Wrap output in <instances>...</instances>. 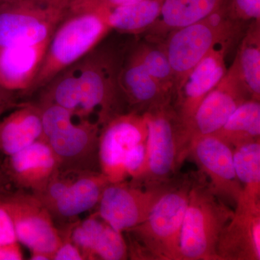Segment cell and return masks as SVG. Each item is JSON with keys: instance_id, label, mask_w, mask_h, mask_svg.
I'll return each instance as SVG.
<instances>
[{"instance_id": "6da1fadb", "label": "cell", "mask_w": 260, "mask_h": 260, "mask_svg": "<svg viewBox=\"0 0 260 260\" xmlns=\"http://www.w3.org/2000/svg\"><path fill=\"white\" fill-rule=\"evenodd\" d=\"M130 44L98 45L46 85L41 102L54 103L77 117L101 127L129 112L119 83V73Z\"/></svg>"}, {"instance_id": "7a4b0ae2", "label": "cell", "mask_w": 260, "mask_h": 260, "mask_svg": "<svg viewBox=\"0 0 260 260\" xmlns=\"http://www.w3.org/2000/svg\"><path fill=\"white\" fill-rule=\"evenodd\" d=\"M194 176L173 178L145 221L124 232L129 259L181 260V227Z\"/></svg>"}, {"instance_id": "3957f363", "label": "cell", "mask_w": 260, "mask_h": 260, "mask_svg": "<svg viewBox=\"0 0 260 260\" xmlns=\"http://www.w3.org/2000/svg\"><path fill=\"white\" fill-rule=\"evenodd\" d=\"M107 7L70 3L69 10L53 32L30 92L44 88L97 47L111 31Z\"/></svg>"}, {"instance_id": "277c9868", "label": "cell", "mask_w": 260, "mask_h": 260, "mask_svg": "<svg viewBox=\"0 0 260 260\" xmlns=\"http://www.w3.org/2000/svg\"><path fill=\"white\" fill-rule=\"evenodd\" d=\"M234 213L211 190L206 177L195 172L181 227V260H218V239Z\"/></svg>"}, {"instance_id": "5b68a950", "label": "cell", "mask_w": 260, "mask_h": 260, "mask_svg": "<svg viewBox=\"0 0 260 260\" xmlns=\"http://www.w3.org/2000/svg\"><path fill=\"white\" fill-rule=\"evenodd\" d=\"M228 1L203 20L171 32L162 42L174 72V90L212 48L234 42L242 34L244 23L229 18Z\"/></svg>"}, {"instance_id": "8992f818", "label": "cell", "mask_w": 260, "mask_h": 260, "mask_svg": "<svg viewBox=\"0 0 260 260\" xmlns=\"http://www.w3.org/2000/svg\"><path fill=\"white\" fill-rule=\"evenodd\" d=\"M143 114L148 127L146 162L143 176L136 182H167L179 174L181 165L187 158L185 128L172 104Z\"/></svg>"}, {"instance_id": "52a82bcc", "label": "cell", "mask_w": 260, "mask_h": 260, "mask_svg": "<svg viewBox=\"0 0 260 260\" xmlns=\"http://www.w3.org/2000/svg\"><path fill=\"white\" fill-rule=\"evenodd\" d=\"M69 4L70 0H1L0 48L49 40Z\"/></svg>"}, {"instance_id": "ba28073f", "label": "cell", "mask_w": 260, "mask_h": 260, "mask_svg": "<svg viewBox=\"0 0 260 260\" xmlns=\"http://www.w3.org/2000/svg\"><path fill=\"white\" fill-rule=\"evenodd\" d=\"M109 181L101 172H59L36 195L54 223H66L93 209Z\"/></svg>"}, {"instance_id": "9c48e42d", "label": "cell", "mask_w": 260, "mask_h": 260, "mask_svg": "<svg viewBox=\"0 0 260 260\" xmlns=\"http://www.w3.org/2000/svg\"><path fill=\"white\" fill-rule=\"evenodd\" d=\"M0 203L9 214L18 242L30 253H46L53 259L62 241V233L37 197L20 189L0 194Z\"/></svg>"}, {"instance_id": "30bf717a", "label": "cell", "mask_w": 260, "mask_h": 260, "mask_svg": "<svg viewBox=\"0 0 260 260\" xmlns=\"http://www.w3.org/2000/svg\"><path fill=\"white\" fill-rule=\"evenodd\" d=\"M95 121L72 114L44 137L61 172H100L99 135Z\"/></svg>"}, {"instance_id": "8fae6325", "label": "cell", "mask_w": 260, "mask_h": 260, "mask_svg": "<svg viewBox=\"0 0 260 260\" xmlns=\"http://www.w3.org/2000/svg\"><path fill=\"white\" fill-rule=\"evenodd\" d=\"M171 180L153 184L128 180L109 183L103 191L95 213L124 234L145 221Z\"/></svg>"}, {"instance_id": "7c38bea8", "label": "cell", "mask_w": 260, "mask_h": 260, "mask_svg": "<svg viewBox=\"0 0 260 260\" xmlns=\"http://www.w3.org/2000/svg\"><path fill=\"white\" fill-rule=\"evenodd\" d=\"M251 99L233 61L221 80L210 92L197 109L185 129L186 152L197 138L213 134L246 101Z\"/></svg>"}, {"instance_id": "4fadbf2b", "label": "cell", "mask_w": 260, "mask_h": 260, "mask_svg": "<svg viewBox=\"0 0 260 260\" xmlns=\"http://www.w3.org/2000/svg\"><path fill=\"white\" fill-rule=\"evenodd\" d=\"M144 114L133 112L115 116L101 128L99 135L100 172L110 183L126 181L124 164L129 154L147 141Z\"/></svg>"}, {"instance_id": "5bb4252c", "label": "cell", "mask_w": 260, "mask_h": 260, "mask_svg": "<svg viewBox=\"0 0 260 260\" xmlns=\"http://www.w3.org/2000/svg\"><path fill=\"white\" fill-rule=\"evenodd\" d=\"M233 148L214 135L200 137L191 143L188 158L206 177L210 189L225 203L237 205L242 194L234 168Z\"/></svg>"}, {"instance_id": "9a60e30c", "label": "cell", "mask_w": 260, "mask_h": 260, "mask_svg": "<svg viewBox=\"0 0 260 260\" xmlns=\"http://www.w3.org/2000/svg\"><path fill=\"white\" fill-rule=\"evenodd\" d=\"M232 44L219 43L212 48L174 90L172 105L185 129L203 99L226 73L225 56Z\"/></svg>"}, {"instance_id": "2e32d148", "label": "cell", "mask_w": 260, "mask_h": 260, "mask_svg": "<svg viewBox=\"0 0 260 260\" xmlns=\"http://www.w3.org/2000/svg\"><path fill=\"white\" fill-rule=\"evenodd\" d=\"M5 167L7 177L18 189L34 194L42 192L59 172L55 155L44 138L7 156Z\"/></svg>"}, {"instance_id": "e0dca14e", "label": "cell", "mask_w": 260, "mask_h": 260, "mask_svg": "<svg viewBox=\"0 0 260 260\" xmlns=\"http://www.w3.org/2000/svg\"><path fill=\"white\" fill-rule=\"evenodd\" d=\"M218 260H260V206L237 205L216 249Z\"/></svg>"}, {"instance_id": "ac0fdd59", "label": "cell", "mask_w": 260, "mask_h": 260, "mask_svg": "<svg viewBox=\"0 0 260 260\" xmlns=\"http://www.w3.org/2000/svg\"><path fill=\"white\" fill-rule=\"evenodd\" d=\"M128 48L121 64L119 86L129 112L143 114L155 108L172 104V96L151 76L133 51Z\"/></svg>"}, {"instance_id": "d6986e66", "label": "cell", "mask_w": 260, "mask_h": 260, "mask_svg": "<svg viewBox=\"0 0 260 260\" xmlns=\"http://www.w3.org/2000/svg\"><path fill=\"white\" fill-rule=\"evenodd\" d=\"M49 40L32 45L0 48V85L5 90L13 95L30 93Z\"/></svg>"}, {"instance_id": "ffe728a7", "label": "cell", "mask_w": 260, "mask_h": 260, "mask_svg": "<svg viewBox=\"0 0 260 260\" xmlns=\"http://www.w3.org/2000/svg\"><path fill=\"white\" fill-rule=\"evenodd\" d=\"M43 138L42 113L38 104H18L0 119V152L10 156Z\"/></svg>"}, {"instance_id": "44dd1931", "label": "cell", "mask_w": 260, "mask_h": 260, "mask_svg": "<svg viewBox=\"0 0 260 260\" xmlns=\"http://www.w3.org/2000/svg\"><path fill=\"white\" fill-rule=\"evenodd\" d=\"M228 0H164L161 13L145 32V39L164 42L171 32L203 20Z\"/></svg>"}, {"instance_id": "7402d4cb", "label": "cell", "mask_w": 260, "mask_h": 260, "mask_svg": "<svg viewBox=\"0 0 260 260\" xmlns=\"http://www.w3.org/2000/svg\"><path fill=\"white\" fill-rule=\"evenodd\" d=\"M164 0H141L108 10L107 22L112 30L121 34H144L161 13Z\"/></svg>"}, {"instance_id": "603a6c76", "label": "cell", "mask_w": 260, "mask_h": 260, "mask_svg": "<svg viewBox=\"0 0 260 260\" xmlns=\"http://www.w3.org/2000/svg\"><path fill=\"white\" fill-rule=\"evenodd\" d=\"M233 158L242 188V197L237 205L260 206V140L236 147Z\"/></svg>"}, {"instance_id": "cb8c5ba5", "label": "cell", "mask_w": 260, "mask_h": 260, "mask_svg": "<svg viewBox=\"0 0 260 260\" xmlns=\"http://www.w3.org/2000/svg\"><path fill=\"white\" fill-rule=\"evenodd\" d=\"M232 147L260 140V102L249 99L236 109L226 122L213 134Z\"/></svg>"}, {"instance_id": "d4e9b609", "label": "cell", "mask_w": 260, "mask_h": 260, "mask_svg": "<svg viewBox=\"0 0 260 260\" xmlns=\"http://www.w3.org/2000/svg\"><path fill=\"white\" fill-rule=\"evenodd\" d=\"M83 252L87 260L129 259L127 244L122 233L103 220L95 222L87 232Z\"/></svg>"}, {"instance_id": "484cf974", "label": "cell", "mask_w": 260, "mask_h": 260, "mask_svg": "<svg viewBox=\"0 0 260 260\" xmlns=\"http://www.w3.org/2000/svg\"><path fill=\"white\" fill-rule=\"evenodd\" d=\"M234 61L251 99L260 101V21L250 22Z\"/></svg>"}, {"instance_id": "4316f807", "label": "cell", "mask_w": 260, "mask_h": 260, "mask_svg": "<svg viewBox=\"0 0 260 260\" xmlns=\"http://www.w3.org/2000/svg\"><path fill=\"white\" fill-rule=\"evenodd\" d=\"M133 51L149 74L166 91L174 95V75L164 43L145 39L133 43Z\"/></svg>"}, {"instance_id": "83f0119b", "label": "cell", "mask_w": 260, "mask_h": 260, "mask_svg": "<svg viewBox=\"0 0 260 260\" xmlns=\"http://www.w3.org/2000/svg\"><path fill=\"white\" fill-rule=\"evenodd\" d=\"M229 18L238 22L260 21V0H229Z\"/></svg>"}, {"instance_id": "f1b7e54d", "label": "cell", "mask_w": 260, "mask_h": 260, "mask_svg": "<svg viewBox=\"0 0 260 260\" xmlns=\"http://www.w3.org/2000/svg\"><path fill=\"white\" fill-rule=\"evenodd\" d=\"M61 230L62 241L54 251L52 260H85L81 251L70 239L69 225Z\"/></svg>"}, {"instance_id": "f546056e", "label": "cell", "mask_w": 260, "mask_h": 260, "mask_svg": "<svg viewBox=\"0 0 260 260\" xmlns=\"http://www.w3.org/2000/svg\"><path fill=\"white\" fill-rule=\"evenodd\" d=\"M16 242L18 241L11 218L0 203V245Z\"/></svg>"}, {"instance_id": "4dcf8cb0", "label": "cell", "mask_w": 260, "mask_h": 260, "mask_svg": "<svg viewBox=\"0 0 260 260\" xmlns=\"http://www.w3.org/2000/svg\"><path fill=\"white\" fill-rule=\"evenodd\" d=\"M21 259L23 255L18 242L0 245V260Z\"/></svg>"}, {"instance_id": "1f68e13d", "label": "cell", "mask_w": 260, "mask_h": 260, "mask_svg": "<svg viewBox=\"0 0 260 260\" xmlns=\"http://www.w3.org/2000/svg\"><path fill=\"white\" fill-rule=\"evenodd\" d=\"M15 95L7 91L0 85V118L10 109L17 107Z\"/></svg>"}, {"instance_id": "d6a6232c", "label": "cell", "mask_w": 260, "mask_h": 260, "mask_svg": "<svg viewBox=\"0 0 260 260\" xmlns=\"http://www.w3.org/2000/svg\"><path fill=\"white\" fill-rule=\"evenodd\" d=\"M102 4L109 8H116L141 1V0H99Z\"/></svg>"}, {"instance_id": "836d02e7", "label": "cell", "mask_w": 260, "mask_h": 260, "mask_svg": "<svg viewBox=\"0 0 260 260\" xmlns=\"http://www.w3.org/2000/svg\"><path fill=\"white\" fill-rule=\"evenodd\" d=\"M30 259L32 260H52V257L46 253L32 252L30 253Z\"/></svg>"}, {"instance_id": "e575fe53", "label": "cell", "mask_w": 260, "mask_h": 260, "mask_svg": "<svg viewBox=\"0 0 260 260\" xmlns=\"http://www.w3.org/2000/svg\"><path fill=\"white\" fill-rule=\"evenodd\" d=\"M6 183L5 177L0 174V194H3L4 193Z\"/></svg>"}, {"instance_id": "d590c367", "label": "cell", "mask_w": 260, "mask_h": 260, "mask_svg": "<svg viewBox=\"0 0 260 260\" xmlns=\"http://www.w3.org/2000/svg\"><path fill=\"white\" fill-rule=\"evenodd\" d=\"M0 2H1V0H0Z\"/></svg>"}]
</instances>
